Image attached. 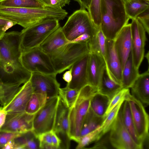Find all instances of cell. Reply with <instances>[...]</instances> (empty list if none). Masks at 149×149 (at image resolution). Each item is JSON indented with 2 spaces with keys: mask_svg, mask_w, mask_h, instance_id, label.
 Returning a JSON list of instances; mask_svg holds the SVG:
<instances>
[{
  "mask_svg": "<svg viewBox=\"0 0 149 149\" xmlns=\"http://www.w3.org/2000/svg\"><path fill=\"white\" fill-rule=\"evenodd\" d=\"M43 7L62 9L66 5H69L70 0H37Z\"/></svg>",
  "mask_w": 149,
  "mask_h": 149,
  "instance_id": "36",
  "label": "cell"
},
{
  "mask_svg": "<svg viewBox=\"0 0 149 149\" xmlns=\"http://www.w3.org/2000/svg\"><path fill=\"white\" fill-rule=\"evenodd\" d=\"M0 4L10 7L26 8H43L37 0H0Z\"/></svg>",
  "mask_w": 149,
  "mask_h": 149,
  "instance_id": "31",
  "label": "cell"
},
{
  "mask_svg": "<svg viewBox=\"0 0 149 149\" xmlns=\"http://www.w3.org/2000/svg\"><path fill=\"white\" fill-rule=\"evenodd\" d=\"M62 29L70 42L84 34H89L91 39L95 35L97 29L88 12L81 8L75 11L68 17Z\"/></svg>",
  "mask_w": 149,
  "mask_h": 149,
  "instance_id": "6",
  "label": "cell"
},
{
  "mask_svg": "<svg viewBox=\"0 0 149 149\" xmlns=\"http://www.w3.org/2000/svg\"><path fill=\"white\" fill-rule=\"evenodd\" d=\"M124 101H122L118 103L106 116L100 126L104 134L110 131L112 124L118 116Z\"/></svg>",
  "mask_w": 149,
  "mask_h": 149,
  "instance_id": "33",
  "label": "cell"
},
{
  "mask_svg": "<svg viewBox=\"0 0 149 149\" xmlns=\"http://www.w3.org/2000/svg\"><path fill=\"white\" fill-rule=\"evenodd\" d=\"M110 131L109 140L111 146L114 148L140 149L133 141L124 125L122 118L121 107Z\"/></svg>",
  "mask_w": 149,
  "mask_h": 149,
  "instance_id": "10",
  "label": "cell"
},
{
  "mask_svg": "<svg viewBox=\"0 0 149 149\" xmlns=\"http://www.w3.org/2000/svg\"><path fill=\"white\" fill-rule=\"evenodd\" d=\"M52 144L60 149L61 141L55 132L53 130L51 131Z\"/></svg>",
  "mask_w": 149,
  "mask_h": 149,
  "instance_id": "43",
  "label": "cell"
},
{
  "mask_svg": "<svg viewBox=\"0 0 149 149\" xmlns=\"http://www.w3.org/2000/svg\"><path fill=\"white\" fill-rule=\"evenodd\" d=\"M132 95L146 106L149 104V69L139 74L131 87Z\"/></svg>",
  "mask_w": 149,
  "mask_h": 149,
  "instance_id": "20",
  "label": "cell"
},
{
  "mask_svg": "<svg viewBox=\"0 0 149 149\" xmlns=\"http://www.w3.org/2000/svg\"><path fill=\"white\" fill-rule=\"evenodd\" d=\"M37 137L40 142L52 144L51 131L42 133Z\"/></svg>",
  "mask_w": 149,
  "mask_h": 149,
  "instance_id": "41",
  "label": "cell"
},
{
  "mask_svg": "<svg viewBox=\"0 0 149 149\" xmlns=\"http://www.w3.org/2000/svg\"><path fill=\"white\" fill-rule=\"evenodd\" d=\"M22 134L0 130V149L8 141L20 136Z\"/></svg>",
  "mask_w": 149,
  "mask_h": 149,
  "instance_id": "37",
  "label": "cell"
},
{
  "mask_svg": "<svg viewBox=\"0 0 149 149\" xmlns=\"http://www.w3.org/2000/svg\"><path fill=\"white\" fill-rule=\"evenodd\" d=\"M122 115L124 125L135 143L140 149L143 148V143L137 134L132 118L130 105L128 100H125L121 106Z\"/></svg>",
  "mask_w": 149,
  "mask_h": 149,
  "instance_id": "22",
  "label": "cell"
},
{
  "mask_svg": "<svg viewBox=\"0 0 149 149\" xmlns=\"http://www.w3.org/2000/svg\"><path fill=\"white\" fill-rule=\"evenodd\" d=\"M104 135L102 128L100 126L95 130L80 137L76 148H84L85 147L89 144L99 140Z\"/></svg>",
  "mask_w": 149,
  "mask_h": 149,
  "instance_id": "30",
  "label": "cell"
},
{
  "mask_svg": "<svg viewBox=\"0 0 149 149\" xmlns=\"http://www.w3.org/2000/svg\"><path fill=\"white\" fill-rule=\"evenodd\" d=\"M89 53L87 43L70 42L49 55L56 72L60 74Z\"/></svg>",
  "mask_w": 149,
  "mask_h": 149,
  "instance_id": "5",
  "label": "cell"
},
{
  "mask_svg": "<svg viewBox=\"0 0 149 149\" xmlns=\"http://www.w3.org/2000/svg\"><path fill=\"white\" fill-rule=\"evenodd\" d=\"M124 5L127 15L133 19L149 9V0H130L124 2Z\"/></svg>",
  "mask_w": 149,
  "mask_h": 149,
  "instance_id": "26",
  "label": "cell"
},
{
  "mask_svg": "<svg viewBox=\"0 0 149 149\" xmlns=\"http://www.w3.org/2000/svg\"><path fill=\"white\" fill-rule=\"evenodd\" d=\"M111 100L108 96L97 92L91 99L90 108L97 116H105V113Z\"/></svg>",
  "mask_w": 149,
  "mask_h": 149,
  "instance_id": "27",
  "label": "cell"
},
{
  "mask_svg": "<svg viewBox=\"0 0 149 149\" xmlns=\"http://www.w3.org/2000/svg\"><path fill=\"white\" fill-rule=\"evenodd\" d=\"M59 100L58 95L48 98L44 106L34 115L32 131L37 136L53 130Z\"/></svg>",
  "mask_w": 149,
  "mask_h": 149,
  "instance_id": "8",
  "label": "cell"
},
{
  "mask_svg": "<svg viewBox=\"0 0 149 149\" xmlns=\"http://www.w3.org/2000/svg\"><path fill=\"white\" fill-rule=\"evenodd\" d=\"M106 72L111 79L122 86V67L115 48L114 40L106 39Z\"/></svg>",
  "mask_w": 149,
  "mask_h": 149,
  "instance_id": "15",
  "label": "cell"
},
{
  "mask_svg": "<svg viewBox=\"0 0 149 149\" xmlns=\"http://www.w3.org/2000/svg\"><path fill=\"white\" fill-rule=\"evenodd\" d=\"M79 4L80 8L87 9H88L91 3L92 0H75Z\"/></svg>",
  "mask_w": 149,
  "mask_h": 149,
  "instance_id": "45",
  "label": "cell"
},
{
  "mask_svg": "<svg viewBox=\"0 0 149 149\" xmlns=\"http://www.w3.org/2000/svg\"><path fill=\"white\" fill-rule=\"evenodd\" d=\"M69 109L60 99L53 130L61 141L60 149H69L71 139L69 135Z\"/></svg>",
  "mask_w": 149,
  "mask_h": 149,
  "instance_id": "12",
  "label": "cell"
},
{
  "mask_svg": "<svg viewBox=\"0 0 149 149\" xmlns=\"http://www.w3.org/2000/svg\"><path fill=\"white\" fill-rule=\"evenodd\" d=\"M79 90L72 89L67 86L60 88L58 92L60 99L69 109L73 105L76 100Z\"/></svg>",
  "mask_w": 149,
  "mask_h": 149,
  "instance_id": "32",
  "label": "cell"
},
{
  "mask_svg": "<svg viewBox=\"0 0 149 149\" xmlns=\"http://www.w3.org/2000/svg\"><path fill=\"white\" fill-rule=\"evenodd\" d=\"M129 93V88H123L116 94L110 101L105 113V116L106 117L118 103L121 101H124L126 95Z\"/></svg>",
  "mask_w": 149,
  "mask_h": 149,
  "instance_id": "35",
  "label": "cell"
},
{
  "mask_svg": "<svg viewBox=\"0 0 149 149\" xmlns=\"http://www.w3.org/2000/svg\"><path fill=\"white\" fill-rule=\"evenodd\" d=\"M101 0H92L88 12L93 23L97 29L100 28L101 17L100 14Z\"/></svg>",
  "mask_w": 149,
  "mask_h": 149,
  "instance_id": "34",
  "label": "cell"
},
{
  "mask_svg": "<svg viewBox=\"0 0 149 149\" xmlns=\"http://www.w3.org/2000/svg\"><path fill=\"white\" fill-rule=\"evenodd\" d=\"M70 42L65 37L62 27L60 26L49 36L39 47L50 55Z\"/></svg>",
  "mask_w": 149,
  "mask_h": 149,
  "instance_id": "21",
  "label": "cell"
},
{
  "mask_svg": "<svg viewBox=\"0 0 149 149\" xmlns=\"http://www.w3.org/2000/svg\"><path fill=\"white\" fill-rule=\"evenodd\" d=\"M139 74V69L134 66L131 51L122 70V86L123 88H130Z\"/></svg>",
  "mask_w": 149,
  "mask_h": 149,
  "instance_id": "23",
  "label": "cell"
},
{
  "mask_svg": "<svg viewBox=\"0 0 149 149\" xmlns=\"http://www.w3.org/2000/svg\"><path fill=\"white\" fill-rule=\"evenodd\" d=\"M106 70L104 61L99 55L90 52L87 68L88 84L97 89Z\"/></svg>",
  "mask_w": 149,
  "mask_h": 149,
  "instance_id": "19",
  "label": "cell"
},
{
  "mask_svg": "<svg viewBox=\"0 0 149 149\" xmlns=\"http://www.w3.org/2000/svg\"><path fill=\"white\" fill-rule=\"evenodd\" d=\"M16 24L15 22L0 16V39L7 30Z\"/></svg>",
  "mask_w": 149,
  "mask_h": 149,
  "instance_id": "38",
  "label": "cell"
},
{
  "mask_svg": "<svg viewBox=\"0 0 149 149\" xmlns=\"http://www.w3.org/2000/svg\"><path fill=\"white\" fill-rule=\"evenodd\" d=\"M48 99L46 94L33 92L26 106L25 112L34 115L45 104Z\"/></svg>",
  "mask_w": 149,
  "mask_h": 149,
  "instance_id": "28",
  "label": "cell"
},
{
  "mask_svg": "<svg viewBox=\"0 0 149 149\" xmlns=\"http://www.w3.org/2000/svg\"><path fill=\"white\" fill-rule=\"evenodd\" d=\"M113 40L115 48L120 60L123 70L131 51L130 24L124 26Z\"/></svg>",
  "mask_w": 149,
  "mask_h": 149,
  "instance_id": "17",
  "label": "cell"
},
{
  "mask_svg": "<svg viewBox=\"0 0 149 149\" xmlns=\"http://www.w3.org/2000/svg\"><path fill=\"white\" fill-rule=\"evenodd\" d=\"M125 100H128L129 102L132 118L138 136L144 143L145 141L149 139L148 114L142 103L130 93L126 95Z\"/></svg>",
  "mask_w": 149,
  "mask_h": 149,
  "instance_id": "9",
  "label": "cell"
},
{
  "mask_svg": "<svg viewBox=\"0 0 149 149\" xmlns=\"http://www.w3.org/2000/svg\"><path fill=\"white\" fill-rule=\"evenodd\" d=\"M13 139L10 140L8 141L1 147L0 149H15V144Z\"/></svg>",
  "mask_w": 149,
  "mask_h": 149,
  "instance_id": "48",
  "label": "cell"
},
{
  "mask_svg": "<svg viewBox=\"0 0 149 149\" xmlns=\"http://www.w3.org/2000/svg\"><path fill=\"white\" fill-rule=\"evenodd\" d=\"M124 2H125L126 1H129L130 0H122Z\"/></svg>",
  "mask_w": 149,
  "mask_h": 149,
  "instance_id": "50",
  "label": "cell"
},
{
  "mask_svg": "<svg viewBox=\"0 0 149 149\" xmlns=\"http://www.w3.org/2000/svg\"><path fill=\"white\" fill-rule=\"evenodd\" d=\"M149 9L139 15L136 19L140 22L146 32L149 33Z\"/></svg>",
  "mask_w": 149,
  "mask_h": 149,
  "instance_id": "39",
  "label": "cell"
},
{
  "mask_svg": "<svg viewBox=\"0 0 149 149\" xmlns=\"http://www.w3.org/2000/svg\"><path fill=\"white\" fill-rule=\"evenodd\" d=\"M123 88L121 85L109 77L105 70L97 88V92L108 96L111 99Z\"/></svg>",
  "mask_w": 149,
  "mask_h": 149,
  "instance_id": "24",
  "label": "cell"
},
{
  "mask_svg": "<svg viewBox=\"0 0 149 149\" xmlns=\"http://www.w3.org/2000/svg\"><path fill=\"white\" fill-rule=\"evenodd\" d=\"M21 85L5 84L0 81V106H5L18 91Z\"/></svg>",
  "mask_w": 149,
  "mask_h": 149,
  "instance_id": "29",
  "label": "cell"
},
{
  "mask_svg": "<svg viewBox=\"0 0 149 149\" xmlns=\"http://www.w3.org/2000/svg\"><path fill=\"white\" fill-rule=\"evenodd\" d=\"M20 60L24 68L31 73L57 74L49 56L39 47L22 52Z\"/></svg>",
  "mask_w": 149,
  "mask_h": 149,
  "instance_id": "7",
  "label": "cell"
},
{
  "mask_svg": "<svg viewBox=\"0 0 149 149\" xmlns=\"http://www.w3.org/2000/svg\"><path fill=\"white\" fill-rule=\"evenodd\" d=\"M149 52L148 51V52L147 54H146L144 55V57L146 58V60H147V62H148V63L149 64Z\"/></svg>",
  "mask_w": 149,
  "mask_h": 149,
  "instance_id": "49",
  "label": "cell"
},
{
  "mask_svg": "<svg viewBox=\"0 0 149 149\" xmlns=\"http://www.w3.org/2000/svg\"><path fill=\"white\" fill-rule=\"evenodd\" d=\"M101 30L106 39L114 40L122 29L128 24L122 0H101Z\"/></svg>",
  "mask_w": 149,
  "mask_h": 149,
  "instance_id": "2",
  "label": "cell"
},
{
  "mask_svg": "<svg viewBox=\"0 0 149 149\" xmlns=\"http://www.w3.org/2000/svg\"><path fill=\"white\" fill-rule=\"evenodd\" d=\"M91 37L89 34H84L80 35L73 40L71 42H85L88 43L90 40Z\"/></svg>",
  "mask_w": 149,
  "mask_h": 149,
  "instance_id": "42",
  "label": "cell"
},
{
  "mask_svg": "<svg viewBox=\"0 0 149 149\" xmlns=\"http://www.w3.org/2000/svg\"><path fill=\"white\" fill-rule=\"evenodd\" d=\"M34 115L25 112L7 113L4 124L0 130L19 133L32 131Z\"/></svg>",
  "mask_w": 149,
  "mask_h": 149,
  "instance_id": "14",
  "label": "cell"
},
{
  "mask_svg": "<svg viewBox=\"0 0 149 149\" xmlns=\"http://www.w3.org/2000/svg\"><path fill=\"white\" fill-rule=\"evenodd\" d=\"M95 142L93 146L90 148L108 149L110 148L109 146H111L109 140V135L102 139H100Z\"/></svg>",
  "mask_w": 149,
  "mask_h": 149,
  "instance_id": "40",
  "label": "cell"
},
{
  "mask_svg": "<svg viewBox=\"0 0 149 149\" xmlns=\"http://www.w3.org/2000/svg\"><path fill=\"white\" fill-rule=\"evenodd\" d=\"M40 149H57L58 148L52 144L40 142Z\"/></svg>",
  "mask_w": 149,
  "mask_h": 149,
  "instance_id": "47",
  "label": "cell"
},
{
  "mask_svg": "<svg viewBox=\"0 0 149 149\" xmlns=\"http://www.w3.org/2000/svg\"><path fill=\"white\" fill-rule=\"evenodd\" d=\"M7 114V112L5 109L0 106V129L4 124Z\"/></svg>",
  "mask_w": 149,
  "mask_h": 149,
  "instance_id": "44",
  "label": "cell"
},
{
  "mask_svg": "<svg viewBox=\"0 0 149 149\" xmlns=\"http://www.w3.org/2000/svg\"><path fill=\"white\" fill-rule=\"evenodd\" d=\"M72 78V70L70 68L69 70L65 72L63 74V78L65 81L68 83L71 81Z\"/></svg>",
  "mask_w": 149,
  "mask_h": 149,
  "instance_id": "46",
  "label": "cell"
},
{
  "mask_svg": "<svg viewBox=\"0 0 149 149\" xmlns=\"http://www.w3.org/2000/svg\"><path fill=\"white\" fill-rule=\"evenodd\" d=\"M56 75L32 73L29 80L33 92L44 93L48 98L58 95L60 84Z\"/></svg>",
  "mask_w": 149,
  "mask_h": 149,
  "instance_id": "13",
  "label": "cell"
},
{
  "mask_svg": "<svg viewBox=\"0 0 149 149\" xmlns=\"http://www.w3.org/2000/svg\"><path fill=\"white\" fill-rule=\"evenodd\" d=\"M21 40V32L16 31L6 33L0 39V81L4 84L22 85L31 78L20 60Z\"/></svg>",
  "mask_w": 149,
  "mask_h": 149,
  "instance_id": "1",
  "label": "cell"
},
{
  "mask_svg": "<svg viewBox=\"0 0 149 149\" xmlns=\"http://www.w3.org/2000/svg\"><path fill=\"white\" fill-rule=\"evenodd\" d=\"M33 93V89L29 80L20 87L11 100L3 107L7 113L25 112L27 104Z\"/></svg>",
  "mask_w": 149,
  "mask_h": 149,
  "instance_id": "16",
  "label": "cell"
},
{
  "mask_svg": "<svg viewBox=\"0 0 149 149\" xmlns=\"http://www.w3.org/2000/svg\"><path fill=\"white\" fill-rule=\"evenodd\" d=\"M59 20L49 19L24 28L21 32L22 52L39 47L54 31L60 27Z\"/></svg>",
  "mask_w": 149,
  "mask_h": 149,
  "instance_id": "4",
  "label": "cell"
},
{
  "mask_svg": "<svg viewBox=\"0 0 149 149\" xmlns=\"http://www.w3.org/2000/svg\"><path fill=\"white\" fill-rule=\"evenodd\" d=\"M130 24L132 60L135 67L139 69L144 57L146 32L136 19H132Z\"/></svg>",
  "mask_w": 149,
  "mask_h": 149,
  "instance_id": "11",
  "label": "cell"
},
{
  "mask_svg": "<svg viewBox=\"0 0 149 149\" xmlns=\"http://www.w3.org/2000/svg\"><path fill=\"white\" fill-rule=\"evenodd\" d=\"M105 117V116L100 117L97 116L93 111L90 107L83 123L80 137L100 127Z\"/></svg>",
  "mask_w": 149,
  "mask_h": 149,
  "instance_id": "25",
  "label": "cell"
},
{
  "mask_svg": "<svg viewBox=\"0 0 149 149\" xmlns=\"http://www.w3.org/2000/svg\"><path fill=\"white\" fill-rule=\"evenodd\" d=\"M97 89L88 84L79 90L75 102L69 108V135L71 140L78 143L82 125L90 107L91 97Z\"/></svg>",
  "mask_w": 149,
  "mask_h": 149,
  "instance_id": "3",
  "label": "cell"
},
{
  "mask_svg": "<svg viewBox=\"0 0 149 149\" xmlns=\"http://www.w3.org/2000/svg\"><path fill=\"white\" fill-rule=\"evenodd\" d=\"M89 56L88 53L75 62L71 67L72 78L66 86L70 88L80 90L88 84L87 68Z\"/></svg>",
  "mask_w": 149,
  "mask_h": 149,
  "instance_id": "18",
  "label": "cell"
}]
</instances>
